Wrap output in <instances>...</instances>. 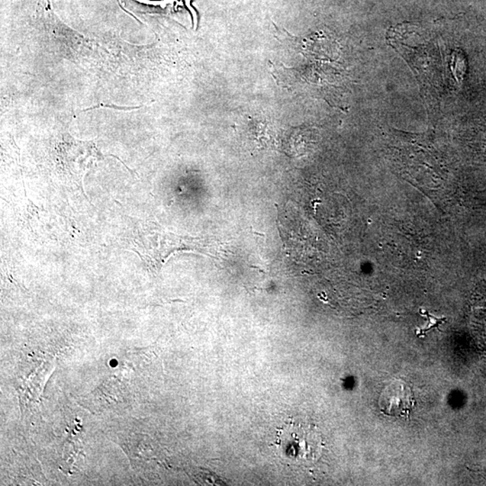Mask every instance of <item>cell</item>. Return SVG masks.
Returning a JSON list of instances; mask_svg holds the SVG:
<instances>
[{
  "instance_id": "cell-1",
  "label": "cell",
  "mask_w": 486,
  "mask_h": 486,
  "mask_svg": "<svg viewBox=\"0 0 486 486\" xmlns=\"http://www.w3.org/2000/svg\"><path fill=\"white\" fill-rule=\"evenodd\" d=\"M276 447L283 459L292 462L312 461L321 453V437L307 424H286L276 433Z\"/></svg>"
},
{
  "instance_id": "cell-2",
  "label": "cell",
  "mask_w": 486,
  "mask_h": 486,
  "mask_svg": "<svg viewBox=\"0 0 486 486\" xmlns=\"http://www.w3.org/2000/svg\"><path fill=\"white\" fill-rule=\"evenodd\" d=\"M416 401L413 390L401 381L385 386L379 398V408L388 416L409 419Z\"/></svg>"
},
{
  "instance_id": "cell-3",
  "label": "cell",
  "mask_w": 486,
  "mask_h": 486,
  "mask_svg": "<svg viewBox=\"0 0 486 486\" xmlns=\"http://www.w3.org/2000/svg\"><path fill=\"white\" fill-rule=\"evenodd\" d=\"M421 314H423V316H426L428 318V324L426 326L423 327V328H417L416 329V335L420 338H424L425 335H426V333L428 331H430L431 329H433V328H439L440 324H442L443 323H445L447 321L446 317H436L434 316V315L430 314L429 312L426 310H423V308L421 309L420 310Z\"/></svg>"
}]
</instances>
